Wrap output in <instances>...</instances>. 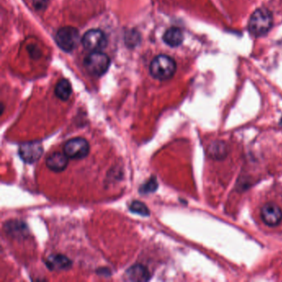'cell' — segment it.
I'll return each mask as SVG.
<instances>
[{"mask_svg": "<svg viewBox=\"0 0 282 282\" xmlns=\"http://www.w3.org/2000/svg\"><path fill=\"white\" fill-rule=\"evenodd\" d=\"M46 165L50 170H53L55 172H61L67 167L68 156L64 152H53L47 156Z\"/></svg>", "mask_w": 282, "mask_h": 282, "instance_id": "obj_9", "label": "cell"}, {"mask_svg": "<svg viewBox=\"0 0 282 282\" xmlns=\"http://www.w3.org/2000/svg\"><path fill=\"white\" fill-rule=\"evenodd\" d=\"M261 218L267 226H277L282 220L281 209L274 203L266 204L261 208Z\"/></svg>", "mask_w": 282, "mask_h": 282, "instance_id": "obj_8", "label": "cell"}, {"mask_svg": "<svg viewBox=\"0 0 282 282\" xmlns=\"http://www.w3.org/2000/svg\"><path fill=\"white\" fill-rule=\"evenodd\" d=\"M72 93V87L68 79H62L59 80L55 87V95L61 101H66L70 99Z\"/></svg>", "mask_w": 282, "mask_h": 282, "instance_id": "obj_15", "label": "cell"}, {"mask_svg": "<svg viewBox=\"0 0 282 282\" xmlns=\"http://www.w3.org/2000/svg\"><path fill=\"white\" fill-rule=\"evenodd\" d=\"M208 153L211 158L220 161L228 156L229 147L224 141H214L208 147Z\"/></svg>", "mask_w": 282, "mask_h": 282, "instance_id": "obj_13", "label": "cell"}, {"mask_svg": "<svg viewBox=\"0 0 282 282\" xmlns=\"http://www.w3.org/2000/svg\"><path fill=\"white\" fill-rule=\"evenodd\" d=\"M280 124H281V125H282V119H281V120H280Z\"/></svg>", "mask_w": 282, "mask_h": 282, "instance_id": "obj_19", "label": "cell"}, {"mask_svg": "<svg viewBox=\"0 0 282 282\" xmlns=\"http://www.w3.org/2000/svg\"><path fill=\"white\" fill-rule=\"evenodd\" d=\"M46 265L51 270H65L72 266V261L64 255L53 254L47 257Z\"/></svg>", "mask_w": 282, "mask_h": 282, "instance_id": "obj_12", "label": "cell"}, {"mask_svg": "<svg viewBox=\"0 0 282 282\" xmlns=\"http://www.w3.org/2000/svg\"><path fill=\"white\" fill-rule=\"evenodd\" d=\"M44 152L42 144L38 141L22 143L19 147V154L22 160L28 164L35 163Z\"/></svg>", "mask_w": 282, "mask_h": 282, "instance_id": "obj_7", "label": "cell"}, {"mask_svg": "<svg viewBox=\"0 0 282 282\" xmlns=\"http://www.w3.org/2000/svg\"><path fill=\"white\" fill-rule=\"evenodd\" d=\"M83 47L91 52L102 51L107 47L108 40L105 33L100 29H90L82 37Z\"/></svg>", "mask_w": 282, "mask_h": 282, "instance_id": "obj_6", "label": "cell"}, {"mask_svg": "<svg viewBox=\"0 0 282 282\" xmlns=\"http://www.w3.org/2000/svg\"><path fill=\"white\" fill-rule=\"evenodd\" d=\"M89 142L84 138H71L64 145L63 152L68 158L80 160L86 157L89 153Z\"/></svg>", "mask_w": 282, "mask_h": 282, "instance_id": "obj_5", "label": "cell"}, {"mask_svg": "<svg viewBox=\"0 0 282 282\" xmlns=\"http://www.w3.org/2000/svg\"><path fill=\"white\" fill-rule=\"evenodd\" d=\"M48 0H33V5L37 10H42L47 6Z\"/></svg>", "mask_w": 282, "mask_h": 282, "instance_id": "obj_18", "label": "cell"}, {"mask_svg": "<svg viewBox=\"0 0 282 282\" xmlns=\"http://www.w3.org/2000/svg\"><path fill=\"white\" fill-rule=\"evenodd\" d=\"M157 187H158V184H157L156 178L155 176H152L145 184H142L139 189V192L142 195L152 193V192H156Z\"/></svg>", "mask_w": 282, "mask_h": 282, "instance_id": "obj_17", "label": "cell"}, {"mask_svg": "<svg viewBox=\"0 0 282 282\" xmlns=\"http://www.w3.org/2000/svg\"><path fill=\"white\" fill-rule=\"evenodd\" d=\"M129 210L131 212L141 215L143 217L149 216L150 211L147 205L138 201H133L129 205Z\"/></svg>", "mask_w": 282, "mask_h": 282, "instance_id": "obj_16", "label": "cell"}, {"mask_svg": "<svg viewBox=\"0 0 282 282\" xmlns=\"http://www.w3.org/2000/svg\"><path fill=\"white\" fill-rule=\"evenodd\" d=\"M5 230L10 237L17 239H23L28 236V226L24 222L19 220H11L6 222L5 225Z\"/></svg>", "mask_w": 282, "mask_h": 282, "instance_id": "obj_10", "label": "cell"}, {"mask_svg": "<svg viewBox=\"0 0 282 282\" xmlns=\"http://www.w3.org/2000/svg\"><path fill=\"white\" fill-rule=\"evenodd\" d=\"M184 35L179 28L172 27L168 28L163 35V41L170 47H177L182 44Z\"/></svg>", "mask_w": 282, "mask_h": 282, "instance_id": "obj_14", "label": "cell"}, {"mask_svg": "<svg viewBox=\"0 0 282 282\" xmlns=\"http://www.w3.org/2000/svg\"><path fill=\"white\" fill-rule=\"evenodd\" d=\"M176 70L174 59L166 55H159L152 60L150 65V73L158 80H167L172 78Z\"/></svg>", "mask_w": 282, "mask_h": 282, "instance_id": "obj_1", "label": "cell"}, {"mask_svg": "<svg viewBox=\"0 0 282 282\" xmlns=\"http://www.w3.org/2000/svg\"><path fill=\"white\" fill-rule=\"evenodd\" d=\"M55 41L61 50L70 52L79 44V30L70 26L60 28L55 36Z\"/></svg>", "mask_w": 282, "mask_h": 282, "instance_id": "obj_4", "label": "cell"}, {"mask_svg": "<svg viewBox=\"0 0 282 282\" xmlns=\"http://www.w3.org/2000/svg\"><path fill=\"white\" fill-rule=\"evenodd\" d=\"M127 280L131 281H147L151 278L149 270L141 264H136L131 266L125 273Z\"/></svg>", "mask_w": 282, "mask_h": 282, "instance_id": "obj_11", "label": "cell"}, {"mask_svg": "<svg viewBox=\"0 0 282 282\" xmlns=\"http://www.w3.org/2000/svg\"><path fill=\"white\" fill-rule=\"evenodd\" d=\"M272 24V14L268 10L261 8L252 14L248 22V30L252 35L261 37L268 33Z\"/></svg>", "mask_w": 282, "mask_h": 282, "instance_id": "obj_2", "label": "cell"}, {"mask_svg": "<svg viewBox=\"0 0 282 282\" xmlns=\"http://www.w3.org/2000/svg\"><path fill=\"white\" fill-rule=\"evenodd\" d=\"M110 65V57L101 51L91 52L84 58V68L89 75L93 76L105 75L109 70Z\"/></svg>", "mask_w": 282, "mask_h": 282, "instance_id": "obj_3", "label": "cell"}]
</instances>
